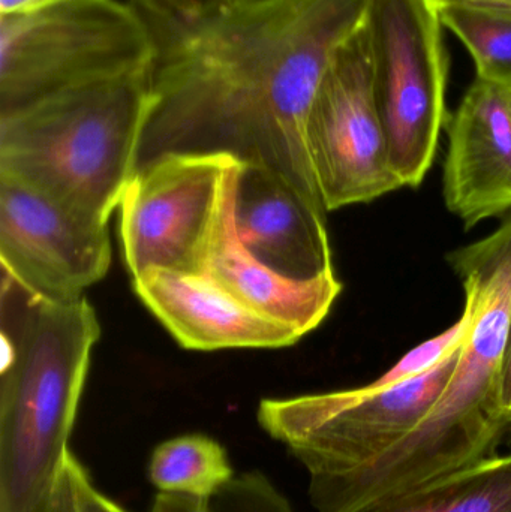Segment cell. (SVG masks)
<instances>
[{
    "mask_svg": "<svg viewBox=\"0 0 511 512\" xmlns=\"http://www.w3.org/2000/svg\"><path fill=\"white\" fill-rule=\"evenodd\" d=\"M80 512H129L96 489L87 469L80 480Z\"/></svg>",
    "mask_w": 511,
    "mask_h": 512,
    "instance_id": "cell-20",
    "label": "cell"
},
{
    "mask_svg": "<svg viewBox=\"0 0 511 512\" xmlns=\"http://www.w3.org/2000/svg\"><path fill=\"white\" fill-rule=\"evenodd\" d=\"M459 348L425 375L399 384L369 382L261 400L258 423L305 468L309 480L347 474L383 456L422 423L449 384Z\"/></svg>",
    "mask_w": 511,
    "mask_h": 512,
    "instance_id": "cell-6",
    "label": "cell"
},
{
    "mask_svg": "<svg viewBox=\"0 0 511 512\" xmlns=\"http://www.w3.org/2000/svg\"><path fill=\"white\" fill-rule=\"evenodd\" d=\"M0 259L38 294L78 297L110 270L108 224L0 176Z\"/></svg>",
    "mask_w": 511,
    "mask_h": 512,
    "instance_id": "cell-10",
    "label": "cell"
},
{
    "mask_svg": "<svg viewBox=\"0 0 511 512\" xmlns=\"http://www.w3.org/2000/svg\"><path fill=\"white\" fill-rule=\"evenodd\" d=\"M150 71L0 114V176L108 224L137 171Z\"/></svg>",
    "mask_w": 511,
    "mask_h": 512,
    "instance_id": "cell-3",
    "label": "cell"
},
{
    "mask_svg": "<svg viewBox=\"0 0 511 512\" xmlns=\"http://www.w3.org/2000/svg\"><path fill=\"white\" fill-rule=\"evenodd\" d=\"M449 262L464 286L467 334L446 390L398 445L402 462L425 478L497 456L511 432V421L498 406L511 324V213L491 236L452 252Z\"/></svg>",
    "mask_w": 511,
    "mask_h": 512,
    "instance_id": "cell-4",
    "label": "cell"
},
{
    "mask_svg": "<svg viewBox=\"0 0 511 512\" xmlns=\"http://www.w3.org/2000/svg\"><path fill=\"white\" fill-rule=\"evenodd\" d=\"M147 472L159 493L209 502L234 478L225 448L200 433L162 442L153 450Z\"/></svg>",
    "mask_w": 511,
    "mask_h": 512,
    "instance_id": "cell-16",
    "label": "cell"
},
{
    "mask_svg": "<svg viewBox=\"0 0 511 512\" xmlns=\"http://www.w3.org/2000/svg\"><path fill=\"white\" fill-rule=\"evenodd\" d=\"M507 95H509V102H510V108H511V84L507 86Z\"/></svg>",
    "mask_w": 511,
    "mask_h": 512,
    "instance_id": "cell-25",
    "label": "cell"
},
{
    "mask_svg": "<svg viewBox=\"0 0 511 512\" xmlns=\"http://www.w3.org/2000/svg\"><path fill=\"white\" fill-rule=\"evenodd\" d=\"M498 406L501 414L511 421V324L498 375Z\"/></svg>",
    "mask_w": 511,
    "mask_h": 512,
    "instance_id": "cell-22",
    "label": "cell"
},
{
    "mask_svg": "<svg viewBox=\"0 0 511 512\" xmlns=\"http://www.w3.org/2000/svg\"><path fill=\"white\" fill-rule=\"evenodd\" d=\"M146 21L153 39L221 17L261 0H128Z\"/></svg>",
    "mask_w": 511,
    "mask_h": 512,
    "instance_id": "cell-18",
    "label": "cell"
},
{
    "mask_svg": "<svg viewBox=\"0 0 511 512\" xmlns=\"http://www.w3.org/2000/svg\"><path fill=\"white\" fill-rule=\"evenodd\" d=\"M306 144L326 212L404 188L393 171L372 90L365 26L339 48L312 101Z\"/></svg>",
    "mask_w": 511,
    "mask_h": 512,
    "instance_id": "cell-8",
    "label": "cell"
},
{
    "mask_svg": "<svg viewBox=\"0 0 511 512\" xmlns=\"http://www.w3.org/2000/svg\"><path fill=\"white\" fill-rule=\"evenodd\" d=\"M209 504L213 512H294L275 484L258 471L234 477Z\"/></svg>",
    "mask_w": 511,
    "mask_h": 512,
    "instance_id": "cell-19",
    "label": "cell"
},
{
    "mask_svg": "<svg viewBox=\"0 0 511 512\" xmlns=\"http://www.w3.org/2000/svg\"><path fill=\"white\" fill-rule=\"evenodd\" d=\"M239 168L240 161L233 158L225 171L221 201L201 273L246 306L306 336L327 318L341 294L342 283L336 274L311 280L290 279L246 251L234 227Z\"/></svg>",
    "mask_w": 511,
    "mask_h": 512,
    "instance_id": "cell-14",
    "label": "cell"
},
{
    "mask_svg": "<svg viewBox=\"0 0 511 512\" xmlns=\"http://www.w3.org/2000/svg\"><path fill=\"white\" fill-rule=\"evenodd\" d=\"M231 159L165 155L135 171L119 206L132 279L149 270L201 273Z\"/></svg>",
    "mask_w": 511,
    "mask_h": 512,
    "instance_id": "cell-9",
    "label": "cell"
},
{
    "mask_svg": "<svg viewBox=\"0 0 511 512\" xmlns=\"http://www.w3.org/2000/svg\"><path fill=\"white\" fill-rule=\"evenodd\" d=\"M134 289L186 349H278L303 337L290 325L246 306L204 273L144 271L135 277Z\"/></svg>",
    "mask_w": 511,
    "mask_h": 512,
    "instance_id": "cell-13",
    "label": "cell"
},
{
    "mask_svg": "<svg viewBox=\"0 0 511 512\" xmlns=\"http://www.w3.org/2000/svg\"><path fill=\"white\" fill-rule=\"evenodd\" d=\"M234 227L246 251L282 276L335 274L326 212L269 168L240 162Z\"/></svg>",
    "mask_w": 511,
    "mask_h": 512,
    "instance_id": "cell-12",
    "label": "cell"
},
{
    "mask_svg": "<svg viewBox=\"0 0 511 512\" xmlns=\"http://www.w3.org/2000/svg\"><path fill=\"white\" fill-rule=\"evenodd\" d=\"M101 327L84 295L38 294L2 271L0 512H41L69 451Z\"/></svg>",
    "mask_w": 511,
    "mask_h": 512,
    "instance_id": "cell-2",
    "label": "cell"
},
{
    "mask_svg": "<svg viewBox=\"0 0 511 512\" xmlns=\"http://www.w3.org/2000/svg\"><path fill=\"white\" fill-rule=\"evenodd\" d=\"M437 6L450 5V3H465V5L486 6V8L509 9L511 0H432Z\"/></svg>",
    "mask_w": 511,
    "mask_h": 512,
    "instance_id": "cell-24",
    "label": "cell"
},
{
    "mask_svg": "<svg viewBox=\"0 0 511 512\" xmlns=\"http://www.w3.org/2000/svg\"><path fill=\"white\" fill-rule=\"evenodd\" d=\"M150 512H213L209 501L188 498V496L164 495L158 493Z\"/></svg>",
    "mask_w": 511,
    "mask_h": 512,
    "instance_id": "cell-21",
    "label": "cell"
},
{
    "mask_svg": "<svg viewBox=\"0 0 511 512\" xmlns=\"http://www.w3.org/2000/svg\"><path fill=\"white\" fill-rule=\"evenodd\" d=\"M155 54L152 32L129 2L71 0L0 15V114L150 71Z\"/></svg>",
    "mask_w": 511,
    "mask_h": 512,
    "instance_id": "cell-5",
    "label": "cell"
},
{
    "mask_svg": "<svg viewBox=\"0 0 511 512\" xmlns=\"http://www.w3.org/2000/svg\"><path fill=\"white\" fill-rule=\"evenodd\" d=\"M372 90L393 171L419 188L446 123L447 56L432 0H369L363 20Z\"/></svg>",
    "mask_w": 511,
    "mask_h": 512,
    "instance_id": "cell-7",
    "label": "cell"
},
{
    "mask_svg": "<svg viewBox=\"0 0 511 512\" xmlns=\"http://www.w3.org/2000/svg\"><path fill=\"white\" fill-rule=\"evenodd\" d=\"M447 209L473 228L511 213V108L506 84L476 77L449 128Z\"/></svg>",
    "mask_w": 511,
    "mask_h": 512,
    "instance_id": "cell-11",
    "label": "cell"
},
{
    "mask_svg": "<svg viewBox=\"0 0 511 512\" xmlns=\"http://www.w3.org/2000/svg\"><path fill=\"white\" fill-rule=\"evenodd\" d=\"M441 24L455 33L476 62L477 77L511 84V11L450 3L437 6Z\"/></svg>",
    "mask_w": 511,
    "mask_h": 512,
    "instance_id": "cell-17",
    "label": "cell"
},
{
    "mask_svg": "<svg viewBox=\"0 0 511 512\" xmlns=\"http://www.w3.org/2000/svg\"><path fill=\"white\" fill-rule=\"evenodd\" d=\"M360 512H511V453L489 457Z\"/></svg>",
    "mask_w": 511,
    "mask_h": 512,
    "instance_id": "cell-15",
    "label": "cell"
},
{
    "mask_svg": "<svg viewBox=\"0 0 511 512\" xmlns=\"http://www.w3.org/2000/svg\"><path fill=\"white\" fill-rule=\"evenodd\" d=\"M368 3L261 0L155 39L137 170L165 155L233 156L284 177L326 212L306 122Z\"/></svg>",
    "mask_w": 511,
    "mask_h": 512,
    "instance_id": "cell-1",
    "label": "cell"
},
{
    "mask_svg": "<svg viewBox=\"0 0 511 512\" xmlns=\"http://www.w3.org/2000/svg\"><path fill=\"white\" fill-rule=\"evenodd\" d=\"M71 0H0V15H23L44 11Z\"/></svg>",
    "mask_w": 511,
    "mask_h": 512,
    "instance_id": "cell-23",
    "label": "cell"
}]
</instances>
